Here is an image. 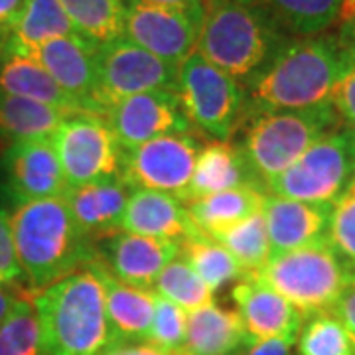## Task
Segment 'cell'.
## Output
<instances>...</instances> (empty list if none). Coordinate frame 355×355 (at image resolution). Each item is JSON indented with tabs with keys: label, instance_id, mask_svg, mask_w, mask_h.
<instances>
[{
	"label": "cell",
	"instance_id": "bcb514c9",
	"mask_svg": "<svg viewBox=\"0 0 355 355\" xmlns=\"http://www.w3.org/2000/svg\"><path fill=\"white\" fill-rule=\"evenodd\" d=\"M355 20V0H347L345 2V8H343V14H342V20Z\"/></svg>",
	"mask_w": 355,
	"mask_h": 355
},
{
	"label": "cell",
	"instance_id": "30bf717a",
	"mask_svg": "<svg viewBox=\"0 0 355 355\" xmlns=\"http://www.w3.org/2000/svg\"><path fill=\"white\" fill-rule=\"evenodd\" d=\"M97 99L103 113L132 95L148 91H176L178 65L162 62L125 36L103 44L95 53ZM105 116V114H103Z\"/></svg>",
	"mask_w": 355,
	"mask_h": 355
},
{
	"label": "cell",
	"instance_id": "cb8c5ba5",
	"mask_svg": "<svg viewBox=\"0 0 355 355\" xmlns=\"http://www.w3.org/2000/svg\"><path fill=\"white\" fill-rule=\"evenodd\" d=\"M247 347L239 314L214 302L188 314V334L180 355H243Z\"/></svg>",
	"mask_w": 355,
	"mask_h": 355
},
{
	"label": "cell",
	"instance_id": "9a60e30c",
	"mask_svg": "<svg viewBox=\"0 0 355 355\" xmlns=\"http://www.w3.org/2000/svg\"><path fill=\"white\" fill-rule=\"evenodd\" d=\"M233 300L249 345L265 340H298L304 324L300 310L254 275H243L233 288Z\"/></svg>",
	"mask_w": 355,
	"mask_h": 355
},
{
	"label": "cell",
	"instance_id": "e0dca14e",
	"mask_svg": "<svg viewBox=\"0 0 355 355\" xmlns=\"http://www.w3.org/2000/svg\"><path fill=\"white\" fill-rule=\"evenodd\" d=\"M182 251V245L168 239L144 237L121 231L103 243V263L114 277L130 286L153 291L166 266Z\"/></svg>",
	"mask_w": 355,
	"mask_h": 355
},
{
	"label": "cell",
	"instance_id": "277c9868",
	"mask_svg": "<svg viewBox=\"0 0 355 355\" xmlns=\"http://www.w3.org/2000/svg\"><path fill=\"white\" fill-rule=\"evenodd\" d=\"M261 12L239 0H217L205 10L198 48L207 64L237 81H251L286 42Z\"/></svg>",
	"mask_w": 355,
	"mask_h": 355
},
{
	"label": "cell",
	"instance_id": "ab89813d",
	"mask_svg": "<svg viewBox=\"0 0 355 355\" xmlns=\"http://www.w3.org/2000/svg\"><path fill=\"white\" fill-rule=\"evenodd\" d=\"M294 343L291 340H265L251 343L243 355H291Z\"/></svg>",
	"mask_w": 355,
	"mask_h": 355
},
{
	"label": "cell",
	"instance_id": "603a6c76",
	"mask_svg": "<svg viewBox=\"0 0 355 355\" xmlns=\"http://www.w3.org/2000/svg\"><path fill=\"white\" fill-rule=\"evenodd\" d=\"M239 186H257V184L247 170L239 146L217 140L200 148L190 184L182 193L180 202L186 205L214 193L235 190Z\"/></svg>",
	"mask_w": 355,
	"mask_h": 355
},
{
	"label": "cell",
	"instance_id": "b9f144b4",
	"mask_svg": "<svg viewBox=\"0 0 355 355\" xmlns=\"http://www.w3.org/2000/svg\"><path fill=\"white\" fill-rule=\"evenodd\" d=\"M22 6L24 0H0V32L10 36L14 24L22 12Z\"/></svg>",
	"mask_w": 355,
	"mask_h": 355
},
{
	"label": "cell",
	"instance_id": "52a82bcc",
	"mask_svg": "<svg viewBox=\"0 0 355 355\" xmlns=\"http://www.w3.org/2000/svg\"><path fill=\"white\" fill-rule=\"evenodd\" d=\"M355 180V130L345 125L316 140L294 164L266 184L270 196L334 203Z\"/></svg>",
	"mask_w": 355,
	"mask_h": 355
},
{
	"label": "cell",
	"instance_id": "d6986e66",
	"mask_svg": "<svg viewBox=\"0 0 355 355\" xmlns=\"http://www.w3.org/2000/svg\"><path fill=\"white\" fill-rule=\"evenodd\" d=\"M105 288L107 316L113 334V347L123 343L148 342L156 310V292L130 286L119 280L99 257L87 263Z\"/></svg>",
	"mask_w": 355,
	"mask_h": 355
},
{
	"label": "cell",
	"instance_id": "836d02e7",
	"mask_svg": "<svg viewBox=\"0 0 355 355\" xmlns=\"http://www.w3.org/2000/svg\"><path fill=\"white\" fill-rule=\"evenodd\" d=\"M300 355H355L354 345L338 316L326 310L308 316L298 334Z\"/></svg>",
	"mask_w": 355,
	"mask_h": 355
},
{
	"label": "cell",
	"instance_id": "d4e9b609",
	"mask_svg": "<svg viewBox=\"0 0 355 355\" xmlns=\"http://www.w3.org/2000/svg\"><path fill=\"white\" fill-rule=\"evenodd\" d=\"M0 93L44 103L69 114L85 113L38 62L10 50L0 60Z\"/></svg>",
	"mask_w": 355,
	"mask_h": 355
},
{
	"label": "cell",
	"instance_id": "5b68a950",
	"mask_svg": "<svg viewBox=\"0 0 355 355\" xmlns=\"http://www.w3.org/2000/svg\"><path fill=\"white\" fill-rule=\"evenodd\" d=\"M342 125L330 99L306 109L254 113L239 150L254 184L265 190L316 140Z\"/></svg>",
	"mask_w": 355,
	"mask_h": 355
},
{
	"label": "cell",
	"instance_id": "e575fe53",
	"mask_svg": "<svg viewBox=\"0 0 355 355\" xmlns=\"http://www.w3.org/2000/svg\"><path fill=\"white\" fill-rule=\"evenodd\" d=\"M186 334H188V312L156 294V310H154L148 342L168 354L180 355L186 343Z\"/></svg>",
	"mask_w": 355,
	"mask_h": 355
},
{
	"label": "cell",
	"instance_id": "4dcf8cb0",
	"mask_svg": "<svg viewBox=\"0 0 355 355\" xmlns=\"http://www.w3.org/2000/svg\"><path fill=\"white\" fill-rule=\"evenodd\" d=\"M227 249L231 257L239 263L243 275H254L263 270L270 259L268 231L265 214L259 211L239 225L231 227L216 239Z\"/></svg>",
	"mask_w": 355,
	"mask_h": 355
},
{
	"label": "cell",
	"instance_id": "74e56055",
	"mask_svg": "<svg viewBox=\"0 0 355 355\" xmlns=\"http://www.w3.org/2000/svg\"><path fill=\"white\" fill-rule=\"evenodd\" d=\"M330 101L343 125L355 130V69L340 79L338 85L331 89Z\"/></svg>",
	"mask_w": 355,
	"mask_h": 355
},
{
	"label": "cell",
	"instance_id": "1f68e13d",
	"mask_svg": "<svg viewBox=\"0 0 355 355\" xmlns=\"http://www.w3.org/2000/svg\"><path fill=\"white\" fill-rule=\"evenodd\" d=\"M154 291L160 298L180 306L188 314L214 304V292L184 259H174L166 266L154 284Z\"/></svg>",
	"mask_w": 355,
	"mask_h": 355
},
{
	"label": "cell",
	"instance_id": "4fadbf2b",
	"mask_svg": "<svg viewBox=\"0 0 355 355\" xmlns=\"http://www.w3.org/2000/svg\"><path fill=\"white\" fill-rule=\"evenodd\" d=\"M203 18L178 8L127 0L125 38L178 67L198 48Z\"/></svg>",
	"mask_w": 355,
	"mask_h": 355
},
{
	"label": "cell",
	"instance_id": "ba28073f",
	"mask_svg": "<svg viewBox=\"0 0 355 355\" xmlns=\"http://www.w3.org/2000/svg\"><path fill=\"white\" fill-rule=\"evenodd\" d=\"M178 97L190 125L225 142L241 116L245 89L237 79L207 64L193 51L180 65Z\"/></svg>",
	"mask_w": 355,
	"mask_h": 355
},
{
	"label": "cell",
	"instance_id": "7402d4cb",
	"mask_svg": "<svg viewBox=\"0 0 355 355\" xmlns=\"http://www.w3.org/2000/svg\"><path fill=\"white\" fill-rule=\"evenodd\" d=\"M286 38H312L340 24L347 0H239Z\"/></svg>",
	"mask_w": 355,
	"mask_h": 355
},
{
	"label": "cell",
	"instance_id": "9c48e42d",
	"mask_svg": "<svg viewBox=\"0 0 355 355\" xmlns=\"http://www.w3.org/2000/svg\"><path fill=\"white\" fill-rule=\"evenodd\" d=\"M67 188L121 178L123 150L99 114H69L51 137Z\"/></svg>",
	"mask_w": 355,
	"mask_h": 355
},
{
	"label": "cell",
	"instance_id": "6da1fadb",
	"mask_svg": "<svg viewBox=\"0 0 355 355\" xmlns=\"http://www.w3.org/2000/svg\"><path fill=\"white\" fill-rule=\"evenodd\" d=\"M355 69L354 51L340 30L291 38L249 81L253 113L306 109L330 99L331 89Z\"/></svg>",
	"mask_w": 355,
	"mask_h": 355
},
{
	"label": "cell",
	"instance_id": "f35d334b",
	"mask_svg": "<svg viewBox=\"0 0 355 355\" xmlns=\"http://www.w3.org/2000/svg\"><path fill=\"white\" fill-rule=\"evenodd\" d=\"M331 312L342 322L343 330L347 334V338H349L355 352V282H352L342 292V296L338 298V302L331 308Z\"/></svg>",
	"mask_w": 355,
	"mask_h": 355
},
{
	"label": "cell",
	"instance_id": "3957f363",
	"mask_svg": "<svg viewBox=\"0 0 355 355\" xmlns=\"http://www.w3.org/2000/svg\"><path fill=\"white\" fill-rule=\"evenodd\" d=\"M46 355H103L113 347L105 288L89 265L34 294Z\"/></svg>",
	"mask_w": 355,
	"mask_h": 355
},
{
	"label": "cell",
	"instance_id": "44dd1931",
	"mask_svg": "<svg viewBox=\"0 0 355 355\" xmlns=\"http://www.w3.org/2000/svg\"><path fill=\"white\" fill-rule=\"evenodd\" d=\"M130 188L121 180H105L65 191V202L71 209L79 231L89 241H103L121 233L123 216Z\"/></svg>",
	"mask_w": 355,
	"mask_h": 355
},
{
	"label": "cell",
	"instance_id": "7a4b0ae2",
	"mask_svg": "<svg viewBox=\"0 0 355 355\" xmlns=\"http://www.w3.org/2000/svg\"><path fill=\"white\" fill-rule=\"evenodd\" d=\"M10 227L32 298L97 257L77 227L64 196L18 203L10 214Z\"/></svg>",
	"mask_w": 355,
	"mask_h": 355
},
{
	"label": "cell",
	"instance_id": "ee69618b",
	"mask_svg": "<svg viewBox=\"0 0 355 355\" xmlns=\"http://www.w3.org/2000/svg\"><path fill=\"white\" fill-rule=\"evenodd\" d=\"M18 296H14L12 292L6 291L2 284H0V324L8 318V314L14 310V306L18 304Z\"/></svg>",
	"mask_w": 355,
	"mask_h": 355
},
{
	"label": "cell",
	"instance_id": "ac0fdd59",
	"mask_svg": "<svg viewBox=\"0 0 355 355\" xmlns=\"http://www.w3.org/2000/svg\"><path fill=\"white\" fill-rule=\"evenodd\" d=\"M263 214L270 259L328 239L331 203H308L266 196Z\"/></svg>",
	"mask_w": 355,
	"mask_h": 355
},
{
	"label": "cell",
	"instance_id": "8d00e7d4",
	"mask_svg": "<svg viewBox=\"0 0 355 355\" xmlns=\"http://www.w3.org/2000/svg\"><path fill=\"white\" fill-rule=\"evenodd\" d=\"M22 279H24V272L14 249L10 216L0 205V284L8 286V284L20 282Z\"/></svg>",
	"mask_w": 355,
	"mask_h": 355
},
{
	"label": "cell",
	"instance_id": "d6a6232c",
	"mask_svg": "<svg viewBox=\"0 0 355 355\" xmlns=\"http://www.w3.org/2000/svg\"><path fill=\"white\" fill-rule=\"evenodd\" d=\"M0 355H46L40 318L30 298H20L0 324Z\"/></svg>",
	"mask_w": 355,
	"mask_h": 355
},
{
	"label": "cell",
	"instance_id": "2e32d148",
	"mask_svg": "<svg viewBox=\"0 0 355 355\" xmlns=\"http://www.w3.org/2000/svg\"><path fill=\"white\" fill-rule=\"evenodd\" d=\"M4 170L18 203L60 198L69 190L51 139L12 142L4 154Z\"/></svg>",
	"mask_w": 355,
	"mask_h": 355
},
{
	"label": "cell",
	"instance_id": "d590c367",
	"mask_svg": "<svg viewBox=\"0 0 355 355\" xmlns=\"http://www.w3.org/2000/svg\"><path fill=\"white\" fill-rule=\"evenodd\" d=\"M328 241L347 263L355 266V180L331 203Z\"/></svg>",
	"mask_w": 355,
	"mask_h": 355
},
{
	"label": "cell",
	"instance_id": "4316f807",
	"mask_svg": "<svg viewBox=\"0 0 355 355\" xmlns=\"http://www.w3.org/2000/svg\"><path fill=\"white\" fill-rule=\"evenodd\" d=\"M69 113L50 105L0 93V135L16 140L51 139Z\"/></svg>",
	"mask_w": 355,
	"mask_h": 355
},
{
	"label": "cell",
	"instance_id": "7dc6e473",
	"mask_svg": "<svg viewBox=\"0 0 355 355\" xmlns=\"http://www.w3.org/2000/svg\"><path fill=\"white\" fill-rule=\"evenodd\" d=\"M6 42H8V34L0 32V60H2L4 53H6Z\"/></svg>",
	"mask_w": 355,
	"mask_h": 355
},
{
	"label": "cell",
	"instance_id": "c3c4849f",
	"mask_svg": "<svg viewBox=\"0 0 355 355\" xmlns=\"http://www.w3.org/2000/svg\"><path fill=\"white\" fill-rule=\"evenodd\" d=\"M214 2H217V0H214Z\"/></svg>",
	"mask_w": 355,
	"mask_h": 355
},
{
	"label": "cell",
	"instance_id": "8992f818",
	"mask_svg": "<svg viewBox=\"0 0 355 355\" xmlns=\"http://www.w3.org/2000/svg\"><path fill=\"white\" fill-rule=\"evenodd\" d=\"M254 277L308 318L336 306L342 292L355 282V266L326 239L268 259L265 268L254 272Z\"/></svg>",
	"mask_w": 355,
	"mask_h": 355
},
{
	"label": "cell",
	"instance_id": "484cf974",
	"mask_svg": "<svg viewBox=\"0 0 355 355\" xmlns=\"http://www.w3.org/2000/svg\"><path fill=\"white\" fill-rule=\"evenodd\" d=\"M266 193L259 186H239L235 190L214 193L186 203L188 214L203 235L217 239L231 227L239 225L265 209Z\"/></svg>",
	"mask_w": 355,
	"mask_h": 355
},
{
	"label": "cell",
	"instance_id": "5bb4252c",
	"mask_svg": "<svg viewBox=\"0 0 355 355\" xmlns=\"http://www.w3.org/2000/svg\"><path fill=\"white\" fill-rule=\"evenodd\" d=\"M97 48L99 46L79 36L48 40L36 48H20L10 40L6 42V50L38 62L55 79V83L81 105L85 113L103 116L105 113L97 99Z\"/></svg>",
	"mask_w": 355,
	"mask_h": 355
},
{
	"label": "cell",
	"instance_id": "60d3db41",
	"mask_svg": "<svg viewBox=\"0 0 355 355\" xmlns=\"http://www.w3.org/2000/svg\"><path fill=\"white\" fill-rule=\"evenodd\" d=\"M130 2H142V4H154V6H166V8H178L184 12H190L198 18H205V2L203 0H130Z\"/></svg>",
	"mask_w": 355,
	"mask_h": 355
},
{
	"label": "cell",
	"instance_id": "ffe728a7",
	"mask_svg": "<svg viewBox=\"0 0 355 355\" xmlns=\"http://www.w3.org/2000/svg\"><path fill=\"white\" fill-rule=\"evenodd\" d=\"M121 231L180 245L203 237L188 214V207L176 196L153 190H130Z\"/></svg>",
	"mask_w": 355,
	"mask_h": 355
},
{
	"label": "cell",
	"instance_id": "f1b7e54d",
	"mask_svg": "<svg viewBox=\"0 0 355 355\" xmlns=\"http://www.w3.org/2000/svg\"><path fill=\"white\" fill-rule=\"evenodd\" d=\"M62 36H77L60 0H24L8 40L20 48H36Z\"/></svg>",
	"mask_w": 355,
	"mask_h": 355
},
{
	"label": "cell",
	"instance_id": "8fae6325",
	"mask_svg": "<svg viewBox=\"0 0 355 355\" xmlns=\"http://www.w3.org/2000/svg\"><path fill=\"white\" fill-rule=\"evenodd\" d=\"M200 144L191 135H168L123 153L121 180L130 190H153L176 196L190 184Z\"/></svg>",
	"mask_w": 355,
	"mask_h": 355
},
{
	"label": "cell",
	"instance_id": "f546056e",
	"mask_svg": "<svg viewBox=\"0 0 355 355\" xmlns=\"http://www.w3.org/2000/svg\"><path fill=\"white\" fill-rule=\"evenodd\" d=\"M182 259L193 268V272L216 292L227 282L241 279L243 270L239 263L231 257L227 249L216 239L203 235L198 239L182 243Z\"/></svg>",
	"mask_w": 355,
	"mask_h": 355
},
{
	"label": "cell",
	"instance_id": "83f0119b",
	"mask_svg": "<svg viewBox=\"0 0 355 355\" xmlns=\"http://www.w3.org/2000/svg\"><path fill=\"white\" fill-rule=\"evenodd\" d=\"M79 38L95 46L125 36L127 0H60Z\"/></svg>",
	"mask_w": 355,
	"mask_h": 355
},
{
	"label": "cell",
	"instance_id": "7bdbcfd3",
	"mask_svg": "<svg viewBox=\"0 0 355 355\" xmlns=\"http://www.w3.org/2000/svg\"><path fill=\"white\" fill-rule=\"evenodd\" d=\"M103 355H174L168 354L164 349L156 347L150 342H139V343H123V345H116L111 347L109 352H105Z\"/></svg>",
	"mask_w": 355,
	"mask_h": 355
},
{
	"label": "cell",
	"instance_id": "7c38bea8",
	"mask_svg": "<svg viewBox=\"0 0 355 355\" xmlns=\"http://www.w3.org/2000/svg\"><path fill=\"white\" fill-rule=\"evenodd\" d=\"M103 119L123 153L160 137L186 135L191 128L176 91H148L127 97L111 105Z\"/></svg>",
	"mask_w": 355,
	"mask_h": 355
},
{
	"label": "cell",
	"instance_id": "f6af8a7d",
	"mask_svg": "<svg viewBox=\"0 0 355 355\" xmlns=\"http://www.w3.org/2000/svg\"><path fill=\"white\" fill-rule=\"evenodd\" d=\"M338 30L342 32L345 40H347V44H349V48L354 51V60H355V20H343L338 24Z\"/></svg>",
	"mask_w": 355,
	"mask_h": 355
}]
</instances>
